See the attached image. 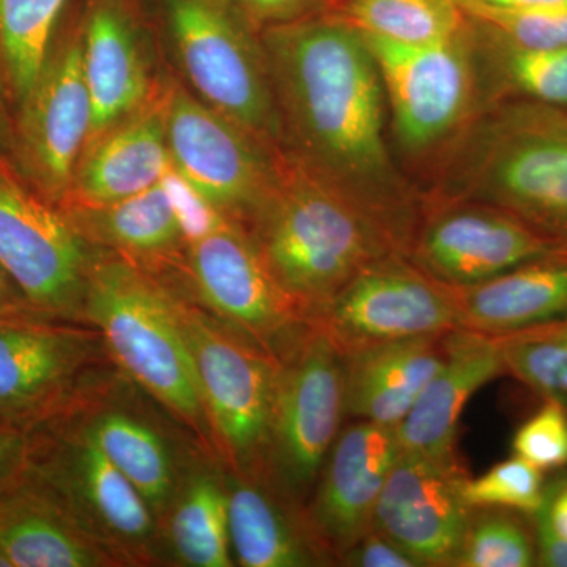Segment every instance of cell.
Wrapping results in <instances>:
<instances>
[{"mask_svg": "<svg viewBox=\"0 0 567 567\" xmlns=\"http://www.w3.org/2000/svg\"><path fill=\"white\" fill-rule=\"evenodd\" d=\"M284 147L334 186L409 254L423 213L386 137V96L374 55L331 11L259 31Z\"/></svg>", "mask_w": 567, "mask_h": 567, "instance_id": "obj_1", "label": "cell"}, {"mask_svg": "<svg viewBox=\"0 0 567 567\" xmlns=\"http://www.w3.org/2000/svg\"><path fill=\"white\" fill-rule=\"evenodd\" d=\"M245 227L309 323L361 268L398 252L360 208L286 147L276 153L270 192Z\"/></svg>", "mask_w": 567, "mask_h": 567, "instance_id": "obj_2", "label": "cell"}, {"mask_svg": "<svg viewBox=\"0 0 567 567\" xmlns=\"http://www.w3.org/2000/svg\"><path fill=\"white\" fill-rule=\"evenodd\" d=\"M425 199L477 200L567 249V111L527 102L488 106L447 152Z\"/></svg>", "mask_w": 567, "mask_h": 567, "instance_id": "obj_3", "label": "cell"}, {"mask_svg": "<svg viewBox=\"0 0 567 567\" xmlns=\"http://www.w3.org/2000/svg\"><path fill=\"white\" fill-rule=\"evenodd\" d=\"M84 323L102 336L115 368L205 453L218 457L169 281L118 254L95 248Z\"/></svg>", "mask_w": 567, "mask_h": 567, "instance_id": "obj_4", "label": "cell"}, {"mask_svg": "<svg viewBox=\"0 0 567 567\" xmlns=\"http://www.w3.org/2000/svg\"><path fill=\"white\" fill-rule=\"evenodd\" d=\"M167 281L216 454L229 472L264 483L279 361L208 312L173 279Z\"/></svg>", "mask_w": 567, "mask_h": 567, "instance_id": "obj_5", "label": "cell"}, {"mask_svg": "<svg viewBox=\"0 0 567 567\" xmlns=\"http://www.w3.org/2000/svg\"><path fill=\"white\" fill-rule=\"evenodd\" d=\"M363 39L382 76L395 147L409 162L442 163L487 110L472 25L456 39L427 44Z\"/></svg>", "mask_w": 567, "mask_h": 567, "instance_id": "obj_6", "label": "cell"}, {"mask_svg": "<svg viewBox=\"0 0 567 567\" xmlns=\"http://www.w3.org/2000/svg\"><path fill=\"white\" fill-rule=\"evenodd\" d=\"M28 473L121 566L164 561L159 524L144 496L70 425L52 420L31 432Z\"/></svg>", "mask_w": 567, "mask_h": 567, "instance_id": "obj_7", "label": "cell"}, {"mask_svg": "<svg viewBox=\"0 0 567 567\" xmlns=\"http://www.w3.org/2000/svg\"><path fill=\"white\" fill-rule=\"evenodd\" d=\"M175 52L194 95L256 140L284 147L259 32L219 0H166Z\"/></svg>", "mask_w": 567, "mask_h": 567, "instance_id": "obj_8", "label": "cell"}, {"mask_svg": "<svg viewBox=\"0 0 567 567\" xmlns=\"http://www.w3.org/2000/svg\"><path fill=\"white\" fill-rule=\"evenodd\" d=\"M344 417V357L311 323L279 360L264 484L303 509Z\"/></svg>", "mask_w": 567, "mask_h": 567, "instance_id": "obj_9", "label": "cell"}, {"mask_svg": "<svg viewBox=\"0 0 567 567\" xmlns=\"http://www.w3.org/2000/svg\"><path fill=\"white\" fill-rule=\"evenodd\" d=\"M114 368L91 324L0 319V427L35 431Z\"/></svg>", "mask_w": 567, "mask_h": 567, "instance_id": "obj_10", "label": "cell"}, {"mask_svg": "<svg viewBox=\"0 0 567 567\" xmlns=\"http://www.w3.org/2000/svg\"><path fill=\"white\" fill-rule=\"evenodd\" d=\"M93 256L95 248L62 208L37 193L13 163H0V262L32 308L47 319L84 323Z\"/></svg>", "mask_w": 567, "mask_h": 567, "instance_id": "obj_11", "label": "cell"}, {"mask_svg": "<svg viewBox=\"0 0 567 567\" xmlns=\"http://www.w3.org/2000/svg\"><path fill=\"white\" fill-rule=\"evenodd\" d=\"M167 276L278 361L311 327L268 271L244 224L227 223L186 245Z\"/></svg>", "mask_w": 567, "mask_h": 567, "instance_id": "obj_12", "label": "cell"}, {"mask_svg": "<svg viewBox=\"0 0 567 567\" xmlns=\"http://www.w3.org/2000/svg\"><path fill=\"white\" fill-rule=\"evenodd\" d=\"M92 128L82 24L55 32L47 61L13 110L11 163L29 185L61 207Z\"/></svg>", "mask_w": 567, "mask_h": 567, "instance_id": "obj_13", "label": "cell"}, {"mask_svg": "<svg viewBox=\"0 0 567 567\" xmlns=\"http://www.w3.org/2000/svg\"><path fill=\"white\" fill-rule=\"evenodd\" d=\"M312 324L344 358L388 342L445 336L458 328L445 284L398 252L361 268Z\"/></svg>", "mask_w": 567, "mask_h": 567, "instance_id": "obj_14", "label": "cell"}, {"mask_svg": "<svg viewBox=\"0 0 567 567\" xmlns=\"http://www.w3.org/2000/svg\"><path fill=\"white\" fill-rule=\"evenodd\" d=\"M166 136L175 169L246 226L270 192L281 147L256 140L178 84L167 92Z\"/></svg>", "mask_w": 567, "mask_h": 567, "instance_id": "obj_15", "label": "cell"}, {"mask_svg": "<svg viewBox=\"0 0 567 567\" xmlns=\"http://www.w3.org/2000/svg\"><path fill=\"white\" fill-rule=\"evenodd\" d=\"M137 393L140 388L114 368L55 420L102 451L141 492L159 524L186 466L205 451L181 450L162 421L137 402Z\"/></svg>", "mask_w": 567, "mask_h": 567, "instance_id": "obj_16", "label": "cell"}, {"mask_svg": "<svg viewBox=\"0 0 567 567\" xmlns=\"http://www.w3.org/2000/svg\"><path fill=\"white\" fill-rule=\"evenodd\" d=\"M561 251L567 249L494 205L423 197L406 257L435 281L464 287Z\"/></svg>", "mask_w": 567, "mask_h": 567, "instance_id": "obj_17", "label": "cell"}, {"mask_svg": "<svg viewBox=\"0 0 567 567\" xmlns=\"http://www.w3.org/2000/svg\"><path fill=\"white\" fill-rule=\"evenodd\" d=\"M401 454L398 427L354 420L339 432L303 507L306 528L327 566L374 528L377 503Z\"/></svg>", "mask_w": 567, "mask_h": 567, "instance_id": "obj_18", "label": "cell"}, {"mask_svg": "<svg viewBox=\"0 0 567 567\" xmlns=\"http://www.w3.org/2000/svg\"><path fill=\"white\" fill-rule=\"evenodd\" d=\"M466 480L457 456L401 451L377 503L374 527L421 567H454L472 513Z\"/></svg>", "mask_w": 567, "mask_h": 567, "instance_id": "obj_19", "label": "cell"}, {"mask_svg": "<svg viewBox=\"0 0 567 567\" xmlns=\"http://www.w3.org/2000/svg\"><path fill=\"white\" fill-rule=\"evenodd\" d=\"M167 92L169 85H162L144 106L85 144L61 207L117 203L162 181L171 166Z\"/></svg>", "mask_w": 567, "mask_h": 567, "instance_id": "obj_20", "label": "cell"}, {"mask_svg": "<svg viewBox=\"0 0 567 567\" xmlns=\"http://www.w3.org/2000/svg\"><path fill=\"white\" fill-rule=\"evenodd\" d=\"M443 344L445 363L398 425L404 453L457 456V427L465 405L481 388L506 375L502 353L491 336L456 328L445 334Z\"/></svg>", "mask_w": 567, "mask_h": 567, "instance_id": "obj_21", "label": "cell"}, {"mask_svg": "<svg viewBox=\"0 0 567 567\" xmlns=\"http://www.w3.org/2000/svg\"><path fill=\"white\" fill-rule=\"evenodd\" d=\"M0 551L11 567L121 566L28 468L0 491Z\"/></svg>", "mask_w": 567, "mask_h": 567, "instance_id": "obj_22", "label": "cell"}, {"mask_svg": "<svg viewBox=\"0 0 567 567\" xmlns=\"http://www.w3.org/2000/svg\"><path fill=\"white\" fill-rule=\"evenodd\" d=\"M458 328L503 336L567 316V251L548 254L473 284L450 287Z\"/></svg>", "mask_w": 567, "mask_h": 567, "instance_id": "obj_23", "label": "cell"}, {"mask_svg": "<svg viewBox=\"0 0 567 567\" xmlns=\"http://www.w3.org/2000/svg\"><path fill=\"white\" fill-rule=\"evenodd\" d=\"M82 50L92 103L89 142L144 106L162 84L152 80L136 29L114 2L93 7L82 24Z\"/></svg>", "mask_w": 567, "mask_h": 567, "instance_id": "obj_24", "label": "cell"}, {"mask_svg": "<svg viewBox=\"0 0 567 567\" xmlns=\"http://www.w3.org/2000/svg\"><path fill=\"white\" fill-rule=\"evenodd\" d=\"M443 338L388 342L346 357V416L398 427L445 363Z\"/></svg>", "mask_w": 567, "mask_h": 567, "instance_id": "obj_25", "label": "cell"}, {"mask_svg": "<svg viewBox=\"0 0 567 567\" xmlns=\"http://www.w3.org/2000/svg\"><path fill=\"white\" fill-rule=\"evenodd\" d=\"M61 208L93 248L118 254L156 275L171 274L181 264L185 238L162 183L117 203Z\"/></svg>", "mask_w": 567, "mask_h": 567, "instance_id": "obj_26", "label": "cell"}, {"mask_svg": "<svg viewBox=\"0 0 567 567\" xmlns=\"http://www.w3.org/2000/svg\"><path fill=\"white\" fill-rule=\"evenodd\" d=\"M163 558L186 567H233L227 468L199 453L186 466L169 509L159 522Z\"/></svg>", "mask_w": 567, "mask_h": 567, "instance_id": "obj_27", "label": "cell"}, {"mask_svg": "<svg viewBox=\"0 0 567 567\" xmlns=\"http://www.w3.org/2000/svg\"><path fill=\"white\" fill-rule=\"evenodd\" d=\"M229 535L235 565L327 566L306 528L303 509L284 502L267 484L227 470Z\"/></svg>", "mask_w": 567, "mask_h": 567, "instance_id": "obj_28", "label": "cell"}, {"mask_svg": "<svg viewBox=\"0 0 567 567\" xmlns=\"http://www.w3.org/2000/svg\"><path fill=\"white\" fill-rule=\"evenodd\" d=\"M473 32L487 107L502 102H527L567 111V47L527 50L475 28Z\"/></svg>", "mask_w": 567, "mask_h": 567, "instance_id": "obj_29", "label": "cell"}, {"mask_svg": "<svg viewBox=\"0 0 567 567\" xmlns=\"http://www.w3.org/2000/svg\"><path fill=\"white\" fill-rule=\"evenodd\" d=\"M330 11L363 35L404 44L456 39L472 25L461 0H338Z\"/></svg>", "mask_w": 567, "mask_h": 567, "instance_id": "obj_30", "label": "cell"}, {"mask_svg": "<svg viewBox=\"0 0 567 567\" xmlns=\"http://www.w3.org/2000/svg\"><path fill=\"white\" fill-rule=\"evenodd\" d=\"M66 0H0V95L11 111L47 61Z\"/></svg>", "mask_w": 567, "mask_h": 567, "instance_id": "obj_31", "label": "cell"}, {"mask_svg": "<svg viewBox=\"0 0 567 567\" xmlns=\"http://www.w3.org/2000/svg\"><path fill=\"white\" fill-rule=\"evenodd\" d=\"M537 566L535 516L506 507H472L454 567Z\"/></svg>", "mask_w": 567, "mask_h": 567, "instance_id": "obj_32", "label": "cell"}, {"mask_svg": "<svg viewBox=\"0 0 567 567\" xmlns=\"http://www.w3.org/2000/svg\"><path fill=\"white\" fill-rule=\"evenodd\" d=\"M505 374L543 399H567V316L495 336Z\"/></svg>", "mask_w": 567, "mask_h": 567, "instance_id": "obj_33", "label": "cell"}, {"mask_svg": "<svg viewBox=\"0 0 567 567\" xmlns=\"http://www.w3.org/2000/svg\"><path fill=\"white\" fill-rule=\"evenodd\" d=\"M461 6L473 28L496 40L527 50L567 47V3L502 9L461 0Z\"/></svg>", "mask_w": 567, "mask_h": 567, "instance_id": "obj_34", "label": "cell"}, {"mask_svg": "<svg viewBox=\"0 0 567 567\" xmlns=\"http://www.w3.org/2000/svg\"><path fill=\"white\" fill-rule=\"evenodd\" d=\"M546 480V473L513 454L483 476L468 477L464 496L472 507H506L536 516L543 506Z\"/></svg>", "mask_w": 567, "mask_h": 567, "instance_id": "obj_35", "label": "cell"}, {"mask_svg": "<svg viewBox=\"0 0 567 567\" xmlns=\"http://www.w3.org/2000/svg\"><path fill=\"white\" fill-rule=\"evenodd\" d=\"M514 456L540 472L567 468V406L561 399H543V405L524 421L513 436Z\"/></svg>", "mask_w": 567, "mask_h": 567, "instance_id": "obj_36", "label": "cell"}, {"mask_svg": "<svg viewBox=\"0 0 567 567\" xmlns=\"http://www.w3.org/2000/svg\"><path fill=\"white\" fill-rule=\"evenodd\" d=\"M159 183H162L164 192L173 204L186 245L193 244V241L204 238L205 235L221 229L227 223L234 221V219L227 218L223 212H219L193 183L186 181L175 169L173 163L167 167Z\"/></svg>", "mask_w": 567, "mask_h": 567, "instance_id": "obj_37", "label": "cell"}, {"mask_svg": "<svg viewBox=\"0 0 567 567\" xmlns=\"http://www.w3.org/2000/svg\"><path fill=\"white\" fill-rule=\"evenodd\" d=\"M246 22L259 32L274 25L327 13L338 0H229Z\"/></svg>", "mask_w": 567, "mask_h": 567, "instance_id": "obj_38", "label": "cell"}, {"mask_svg": "<svg viewBox=\"0 0 567 567\" xmlns=\"http://www.w3.org/2000/svg\"><path fill=\"white\" fill-rule=\"evenodd\" d=\"M339 566L349 567H421L409 551L375 527L365 533L342 557Z\"/></svg>", "mask_w": 567, "mask_h": 567, "instance_id": "obj_39", "label": "cell"}, {"mask_svg": "<svg viewBox=\"0 0 567 567\" xmlns=\"http://www.w3.org/2000/svg\"><path fill=\"white\" fill-rule=\"evenodd\" d=\"M535 518L539 532L567 540V468L548 473L543 506Z\"/></svg>", "mask_w": 567, "mask_h": 567, "instance_id": "obj_40", "label": "cell"}, {"mask_svg": "<svg viewBox=\"0 0 567 567\" xmlns=\"http://www.w3.org/2000/svg\"><path fill=\"white\" fill-rule=\"evenodd\" d=\"M31 432L0 427V491L22 476L28 468Z\"/></svg>", "mask_w": 567, "mask_h": 567, "instance_id": "obj_41", "label": "cell"}, {"mask_svg": "<svg viewBox=\"0 0 567 567\" xmlns=\"http://www.w3.org/2000/svg\"><path fill=\"white\" fill-rule=\"evenodd\" d=\"M0 319H47L25 300L2 262H0Z\"/></svg>", "mask_w": 567, "mask_h": 567, "instance_id": "obj_42", "label": "cell"}, {"mask_svg": "<svg viewBox=\"0 0 567 567\" xmlns=\"http://www.w3.org/2000/svg\"><path fill=\"white\" fill-rule=\"evenodd\" d=\"M13 147V111L0 95V163L11 162Z\"/></svg>", "mask_w": 567, "mask_h": 567, "instance_id": "obj_43", "label": "cell"}, {"mask_svg": "<svg viewBox=\"0 0 567 567\" xmlns=\"http://www.w3.org/2000/svg\"><path fill=\"white\" fill-rule=\"evenodd\" d=\"M466 2L502 7V9H518V7L557 6V3H567V0H466Z\"/></svg>", "mask_w": 567, "mask_h": 567, "instance_id": "obj_44", "label": "cell"}, {"mask_svg": "<svg viewBox=\"0 0 567 567\" xmlns=\"http://www.w3.org/2000/svg\"><path fill=\"white\" fill-rule=\"evenodd\" d=\"M0 567H11L9 558L0 551Z\"/></svg>", "mask_w": 567, "mask_h": 567, "instance_id": "obj_45", "label": "cell"}, {"mask_svg": "<svg viewBox=\"0 0 567 567\" xmlns=\"http://www.w3.org/2000/svg\"><path fill=\"white\" fill-rule=\"evenodd\" d=\"M565 404H566V406H567V399H566V401H565Z\"/></svg>", "mask_w": 567, "mask_h": 567, "instance_id": "obj_46", "label": "cell"}]
</instances>
